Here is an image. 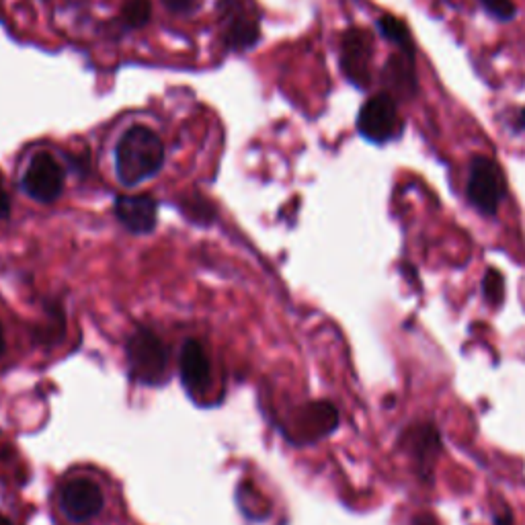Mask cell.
<instances>
[{"instance_id": "6da1fadb", "label": "cell", "mask_w": 525, "mask_h": 525, "mask_svg": "<svg viewBox=\"0 0 525 525\" xmlns=\"http://www.w3.org/2000/svg\"><path fill=\"white\" fill-rule=\"evenodd\" d=\"M109 140L113 175L121 187H140L156 179L167 165V136L152 121L128 119Z\"/></svg>"}, {"instance_id": "30bf717a", "label": "cell", "mask_w": 525, "mask_h": 525, "mask_svg": "<svg viewBox=\"0 0 525 525\" xmlns=\"http://www.w3.org/2000/svg\"><path fill=\"white\" fill-rule=\"evenodd\" d=\"M384 80L388 87V95L409 99L417 91V76H415V54H392L384 68Z\"/></svg>"}, {"instance_id": "277c9868", "label": "cell", "mask_w": 525, "mask_h": 525, "mask_svg": "<svg viewBox=\"0 0 525 525\" xmlns=\"http://www.w3.org/2000/svg\"><path fill=\"white\" fill-rule=\"evenodd\" d=\"M466 193L470 204L484 216H495L501 201L505 199L507 187L497 160L489 156H476L470 163Z\"/></svg>"}, {"instance_id": "7c38bea8", "label": "cell", "mask_w": 525, "mask_h": 525, "mask_svg": "<svg viewBox=\"0 0 525 525\" xmlns=\"http://www.w3.org/2000/svg\"><path fill=\"white\" fill-rule=\"evenodd\" d=\"M378 29H380L382 37H386L388 42L394 44L400 52L415 54L413 37H411V31H409L405 21H400L398 17H392V15H384L378 19Z\"/></svg>"}, {"instance_id": "d6986e66", "label": "cell", "mask_w": 525, "mask_h": 525, "mask_svg": "<svg viewBox=\"0 0 525 525\" xmlns=\"http://www.w3.org/2000/svg\"><path fill=\"white\" fill-rule=\"evenodd\" d=\"M519 124H521V128H525V109H523L521 115H519Z\"/></svg>"}, {"instance_id": "8fae6325", "label": "cell", "mask_w": 525, "mask_h": 525, "mask_svg": "<svg viewBox=\"0 0 525 525\" xmlns=\"http://www.w3.org/2000/svg\"><path fill=\"white\" fill-rule=\"evenodd\" d=\"M405 439L409 441V452L415 458L417 466L425 472L431 470L433 460L439 456L441 450V439L435 427L431 425H421L405 433Z\"/></svg>"}, {"instance_id": "9a60e30c", "label": "cell", "mask_w": 525, "mask_h": 525, "mask_svg": "<svg viewBox=\"0 0 525 525\" xmlns=\"http://www.w3.org/2000/svg\"><path fill=\"white\" fill-rule=\"evenodd\" d=\"M9 214H11V204H9V197L3 189V181H0V220L9 218Z\"/></svg>"}, {"instance_id": "5bb4252c", "label": "cell", "mask_w": 525, "mask_h": 525, "mask_svg": "<svg viewBox=\"0 0 525 525\" xmlns=\"http://www.w3.org/2000/svg\"><path fill=\"white\" fill-rule=\"evenodd\" d=\"M478 3L499 21H509L517 13L513 0H478Z\"/></svg>"}, {"instance_id": "5b68a950", "label": "cell", "mask_w": 525, "mask_h": 525, "mask_svg": "<svg viewBox=\"0 0 525 525\" xmlns=\"http://www.w3.org/2000/svg\"><path fill=\"white\" fill-rule=\"evenodd\" d=\"M357 130L363 138L374 144H386L394 140L402 130L394 97L388 93H380L368 99L359 111Z\"/></svg>"}, {"instance_id": "9c48e42d", "label": "cell", "mask_w": 525, "mask_h": 525, "mask_svg": "<svg viewBox=\"0 0 525 525\" xmlns=\"http://www.w3.org/2000/svg\"><path fill=\"white\" fill-rule=\"evenodd\" d=\"M115 214L132 234H150L156 228V204L148 195L117 197Z\"/></svg>"}, {"instance_id": "7a4b0ae2", "label": "cell", "mask_w": 525, "mask_h": 525, "mask_svg": "<svg viewBox=\"0 0 525 525\" xmlns=\"http://www.w3.org/2000/svg\"><path fill=\"white\" fill-rule=\"evenodd\" d=\"M126 359L130 374L144 386H158L167 382L171 355L169 347L156 333L138 327L126 343Z\"/></svg>"}, {"instance_id": "3957f363", "label": "cell", "mask_w": 525, "mask_h": 525, "mask_svg": "<svg viewBox=\"0 0 525 525\" xmlns=\"http://www.w3.org/2000/svg\"><path fill=\"white\" fill-rule=\"evenodd\" d=\"M66 185L62 160L50 150H37L27 158L21 175L23 191L37 204H54Z\"/></svg>"}, {"instance_id": "ac0fdd59", "label": "cell", "mask_w": 525, "mask_h": 525, "mask_svg": "<svg viewBox=\"0 0 525 525\" xmlns=\"http://www.w3.org/2000/svg\"><path fill=\"white\" fill-rule=\"evenodd\" d=\"M0 525H13V521L9 517H5V515H0Z\"/></svg>"}, {"instance_id": "e0dca14e", "label": "cell", "mask_w": 525, "mask_h": 525, "mask_svg": "<svg viewBox=\"0 0 525 525\" xmlns=\"http://www.w3.org/2000/svg\"><path fill=\"white\" fill-rule=\"evenodd\" d=\"M7 351V341H5V331H3V325H0V357L5 355Z\"/></svg>"}, {"instance_id": "8992f818", "label": "cell", "mask_w": 525, "mask_h": 525, "mask_svg": "<svg viewBox=\"0 0 525 525\" xmlns=\"http://www.w3.org/2000/svg\"><path fill=\"white\" fill-rule=\"evenodd\" d=\"M105 495L99 484L87 476L68 480L60 491V509L72 523H89L101 515Z\"/></svg>"}, {"instance_id": "2e32d148", "label": "cell", "mask_w": 525, "mask_h": 525, "mask_svg": "<svg viewBox=\"0 0 525 525\" xmlns=\"http://www.w3.org/2000/svg\"><path fill=\"white\" fill-rule=\"evenodd\" d=\"M413 525H439L433 515H417L413 519Z\"/></svg>"}, {"instance_id": "52a82bcc", "label": "cell", "mask_w": 525, "mask_h": 525, "mask_svg": "<svg viewBox=\"0 0 525 525\" xmlns=\"http://www.w3.org/2000/svg\"><path fill=\"white\" fill-rule=\"evenodd\" d=\"M372 48L374 39L368 29H349L343 35L341 68L355 87L366 89L372 78Z\"/></svg>"}, {"instance_id": "ba28073f", "label": "cell", "mask_w": 525, "mask_h": 525, "mask_svg": "<svg viewBox=\"0 0 525 525\" xmlns=\"http://www.w3.org/2000/svg\"><path fill=\"white\" fill-rule=\"evenodd\" d=\"M179 374L183 380V386L193 396H199L206 392L212 384V363L210 357L199 341L187 339L181 347L179 355Z\"/></svg>"}, {"instance_id": "4fadbf2b", "label": "cell", "mask_w": 525, "mask_h": 525, "mask_svg": "<svg viewBox=\"0 0 525 525\" xmlns=\"http://www.w3.org/2000/svg\"><path fill=\"white\" fill-rule=\"evenodd\" d=\"M482 292L484 298L491 306H499L505 298V279L497 269H489L482 279Z\"/></svg>"}]
</instances>
